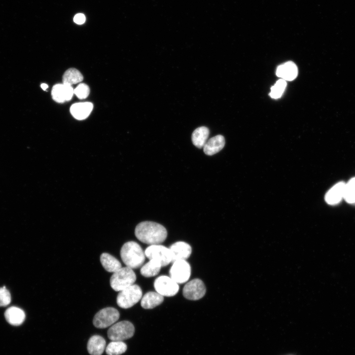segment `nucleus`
Segmentation results:
<instances>
[{"label":"nucleus","mask_w":355,"mask_h":355,"mask_svg":"<svg viewBox=\"0 0 355 355\" xmlns=\"http://www.w3.org/2000/svg\"><path fill=\"white\" fill-rule=\"evenodd\" d=\"M135 234L141 242L149 244L158 245L167 238V232L161 224L152 221H143L136 227Z\"/></svg>","instance_id":"f257e3e1"},{"label":"nucleus","mask_w":355,"mask_h":355,"mask_svg":"<svg viewBox=\"0 0 355 355\" xmlns=\"http://www.w3.org/2000/svg\"><path fill=\"white\" fill-rule=\"evenodd\" d=\"M120 256L126 266L136 269L142 265L145 260V254L141 247L136 242L125 243L120 250Z\"/></svg>","instance_id":"f03ea898"},{"label":"nucleus","mask_w":355,"mask_h":355,"mask_svg":"<svg viewBox=\"0 0 355 355\" xmlns=\"http://www.w3.org/2000/svg\"><path fill=\"white\" fill-rule=\"evenodd\" d=\"M136 280V275L133 269L126 266L113 273L110 279V284L113 290L120 291L134 284Z\"/></svg>","instance_id":"7ed1b4c3"},{"label":"nucleus","mask_w":355,"mask_h":355,"mask_svg":"<svg viewBox=\"0 0 355 355\" xmlns=\"http://www.w3.org/2000/svg\"><path fill=\"white\" fill-rule=\"evenodd\" d=\"M119 292L116 302L120 307L123 309L132 307L142 298V289L137 284H134Z\"/></svg>","instance_id":"20e7f679"},{"label":"nucleus","mask_w":355,"mask_h":355,"mask_svg":"<svg viewBox=\"0 0 355 355\" xmlns=\"http://www.w3.org/2000/svg\"><path fill=\"white\" fill-rule=\"evenodd\" d=\"M133 324L127 320L113 324L107 331L108 338L111 341H123L131 338L134 333Z\"/></svg>","instance_id":"39448f33"},{"label":"nucleus","mask_w":355,"mask_h":355,"mask_svg":"<svg viewBox=\"0 0 355 355\" xmlns=\"http://www.w3.org/2000/svg\"><path fill=\"white\" fill-rule=\"evenodd\" d=\"M118 311L113 307H106L100 310L95 315L93 323L99 328H105L114 323L119 318Z\"/></svg>","instance_id":"423d86ee"},{"label":"nucleus","mask_w":355,"mask_h":355,"mask_svg":"<svg viewBox=\"0 0 355 355\" xmlns=\"http://www.w3.org/2000/svg\"><path fill=\"white\" fill-rule=\"evenodd\" d=\"M144 254L149 260L160 263L162 267L167 266L172 262L169 248L162 245H150L145 249Z\"/></svg>","instance_id":"0eeeda50"},{"label":"nucleus","mask_w":355,"mask_h":355,"mask_svg":"<svg viewBox=\"0 0 355 355\" xmlns=\"http://www.w3.org/2000/svg\"><path fill=\"white\" fill-rule=\"evenodd\" d=\"M154 286L156 292L163 296H174L179 290L178 284L167 276H160L157 278L154 281Z\"/></svg>","instance_id":"6e6552de"},{"label":"nucleus","mask_w":355,"mask_h":355,"mask_svg":"<svg viewBox=\"0 0 355 355\" xmlns=\"http://www.w3.org/2000/svg\"><path fill=\"white\" fill-rule=\"evenodd\" d=\"M170 277L178 284L186 282L191 275V267L185 260H177L173 262L170 270Z\"/></svg>","instance_id":"1a4fd4ad"},{"label":"nucleus","mask_w":355,"mask_h":355,"mask_svg":"<svg viewBox=\"0 0 355 355\" xmlns=\"http://www.w3.org/2000/svg\"><path fill=\"white\" fill-rule=\"evenodd\" d=\"M203 282L199 279L191 280L184 286L182 293L184 297L189 300H197L202 298L206 293Z\"/></svg>","instance_id":"9d476101"},{"label":"nucleus","mask_w":355,"mask_h":355,"mask_svg":"<svg viewBox=\"0 0 355 355\" xmlns=\"http://www.w3.org/2000/svg\"><path fill=\"white\" fill-rule=\"evenodd\" d=\"M172 257V262L177 260H186L191 255V246L184 242H177L172 244L169 248Z\"/></svg>","instance_id":"9b49d317"},{"label":"nucleus","mask_w":355,"mask_h":355,"mask_svg":"<svg viewBox=\"0 0 355 355\" xmlns=\"http://www.w3.org/2000/svg\"><path fill=\"white\" fill-rule=\"evenodd\" d=\"M74 89L71 85L57 84L53 86L51 91L53 99L58 103H63L71 100Z\"/></svg>","instance_id":"f8f14e48"},{"label":"nucleus","mask_w":355,"mask_h":355,"mask_svg":"<svg viewBox=\"0 0 355 355\" xmlns=\"http://www.w3.org/2000/svg\"><path fill=\"white\" fill-rule=\"evenodd\" d=\"M345 185L343 181L338 182L326 193L324 200L327 204L335 205L341 202L343 198Z\"/></svg>","instance_id":"ddd939ff"},{"label":"nucleus","mask_w":355,"mask_h":355,"mask_svg":"<svg viewBox=\"0 0 355 355\" xmlns=\"http://www.w3.org/2000/svg\"><path fill=\"white\" fill-rule=\"evenodd\" d=\"M298 69L294 63L288 61L278 67L276 70L277 76L288 81L294 80L297 76Z\"/></svg>","instance_id":"4468645a"},{"label":"nucleus","mask_w":355,"mask_h":355,"mask_svg":"<svg viewBox=\"0 0 355 355\" xmlns=\"http://www.w3.org/2000/svg\"><path fill=\"white\" fill-rule=\"evenodd\" d=\"M93 108V105L90 102L77 103L71 106L70 112L74 118L81 120L88 117Z\"/></svg>","instance_id":"2eb2a0df"},{"label":"nucleus","mask_w":355,"mask_h":355,"mask_svg":"<svg viewBox=\"0 0 355 355\" xmlns=\"http://www.w3.org/2000/svg\"><path fill=\"white\" fill-rule=\"evenodd\" d=\"M225 139L221 135H216L210 139L203 147L204 153L208 155H213L219 152L224 146Z\"/></svg>","instance_id":"dca6fc26"},{"label":"nucleus","mask_w":355,"mask_h":355,"mask_svg":"<svg viewBox=\"0 0 355 355\" xmlns=\"http://www.w3.org/2000/svg\"><path fill=\"white\" fill-rule=\"evenodd\" d=\"M106 345L105 339L98 335L90 338L87 343V350L91 355H102Z\"/></svg>","instance_id":"f3484780"},{"label":"nucleus","mask_w":355,"mask_h":355,"mask_svg":"<svg viewBox=\"0 0 355 355\" xmlns=\"http://www.w3.org/2000/svg\"><path fill=\"white\" fill-rule=\"evenodd\" d=\"M4 317L9 323L17 326L21 324L24 322L25 319V314L19 308L11 307L5 311Z\"/></svg>","instance_id":"a211bd4d"},{"label":"nucleus","mask_w":355,"mask_h":355,"mask_svg":"<svg viewBox=\"0 0 355 355\" xmlns=\"http://www.w3.org/2000/svg\"><path fill=\"white\" fill-rule=\"evenodd\" d=\"M164 297L157 292L149 291L145 294L141 299V306L146 309H152L161 304Z\"/></svg>","instance_id":"6ab92c4d"},{"label":"nucleus","mask_w":355,"mask_h":355,"mask_svg":"<svg viewBox=\"0 0 355 355\" xmlns=\"http://www.w3.org/2000/svg\"><path fill=\"white\" fill-rule=\"evenodd\" d=\"M209 129L205 126L196 128L192 133L191 139L193 144L199 148L204 147L209 136Z\"/></svg>","instance_id":"aec40b11"},{"label":"nucleus","mask_w":355,"mask_h":355,"mask_svg":"<svg viewBox=\"0 0 355 355\" xmlns=\"http://www.w3.org/2000/svg\"><path fill=\"white\" fill-rule=\"evenodd\" d=\"M100 261L103 267L108 272L114 273L122 267L121 263L108 253H103L101 255Z\"/></svg>","instance_id":"412c9836"},{"label":"nucleus","mask_w":355,"mask_h":355,"mask_svg":"<svg viewBox=\"0 0 355 355\" xmlns=\"http://www.w3.org/2000/svg\"><path fill=\"white\" fill-rule=\"evenodd\" d=\"M83 79L82 74L76 69L70 68L63 76V84L71 85L81 82Z\"/></svg>","instance_id":"4be33fe9"},{"label":"nucleus","mask_w":355,"mask_h":355,"mask_svg":"<svg viewBox=\"0 0 355 355\" xmlns=\"http://www.w3.org/2000/svg\"><path fill=\"white\" fill-rule=\"evenodd\" d=\"M162 266L160 263L153 260H149L141 269V274L145 277H151L157 275Z\"/></svg>","instance_id":"5701e85b"},{"label":"nucleus","mask_w":355,"mask_h":355,"mask_svg":"<svg viewBox=\"0 0 355 355\" xmlns=\"http://www.w3.org/2000/svg\"><path fill=\"white\" fill-rule=\"evenodd\" d=\"M126 344L121 341H112L106 348V353L108 355H120L127 350Z\"/></svg>","instance_id":"b1692460"},{"label":"nucleus","mask_w":355,"mask_h":355,"mask_svg":"<svg viewBox=\"0 0 355 355\" xmlns=\"http://www.w3.org/2000/svg\"><path fill=\"white\" fill-rule=\"evenodd\" d=\"M343 198L349 204L355 203V177L345 183Z\"/></svg>","instance_id":"393cba45"},{"label":"nucleus","mask_w":355,"mask_h":355,"mask_svg":"<svg viewBox=\"0 0 355 355\" xmlns=\"http://www.w3.org/2000/svg\"><path fill=\"white\" fill-rule=\"evenodd\" d=\"M286 86V81L283 79H280L271 88V92L269 94L271 98L278 99L283 94Z\"/></svg>","instance_id":"a878e982"},{"label":"nucleus","mask_w":355,"mask_h":355,"mask_svg":"<svg viewBox=\"0 0 355 355\" xmlns=\"http://www.w3.org/2000/svg\"><path fill=\"white\" fill-rule=\"evenodd\" d=\"M90 93L88 86L85 83H80L74 89V94L80 99L86 98Z\"/></svg>","instance_id":"bb28decb"},{"label":"nucleus","mask_w":355,"mask_h":355,"mask_svg":"<svg viewBox=\"0 0 355 355\" xmlns=\"http://www.w3.org/2000/svg\"><path fill=\"white\" fill-rule=\"evenodd\" d=\"M11 302V295L5 286L0 287V307L7 306Z\"/></svg>","instance_id":"cd10ccee"},{"label":"nucleus","mask_w":355,"mask_h":355,"mask_svg":"<svg viewBox=\"0 0 355 355\" xmlns=\"http://www.w3.org/2000/svg\"><path fill=\"white\" fill-rule=\"evenodd\" d=\"M74 22L77 24H82L85 21V17L82 13H78L75 15L73 18Z\"/></svg>","instance_id":"c85d7f7f"},{"label":"nucleus","mask_w":355,"mask_h":355,"mask_svg":"<svg viewBox=\"0 0 355 355\" xmlns=\"http://www.w3.org/2000/svg\"><path fill=\"white\" fill-rule=\"evenodd\" d=\"M40 87L43 90H46L47 88H48V86L47 84L43 83L41 84Z\"/></svg>","instance_id":"c756f323"}]
</instances>
